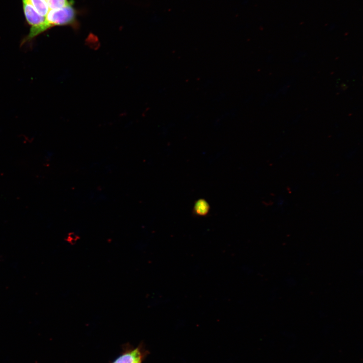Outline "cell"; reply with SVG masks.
<instances>
[{
	"label": "cell",
	"instance_id": "2",
	"mask_svg": "<svg viewBox=\"0 0 363 363\" xmlns=\"http://www.w3.org/2000/svg\"><path fill=\"white\" fill-rule=\"evenodd\" d=\"M143 355L141 347L129 349L124 351L113 363H142Z\"/></svg>",
	"mask_w": 363,
	"mask_h": 363
},
{
	"label": "cell",
	"instance_id": "5",
	"mask_svg": "<svg viewBox=\"0 0 363 363\" xmlns=\"http://www.w3.org/2000/svg\"><path fill=\"white\" fill-rule=\"evenodd\" d=\"M49 9H57L72 4L68 0H48L47 1Z\"/></svg>",
	"mask_w": 363,
	"mask_h": 363
},
{
	"label": "cell",
	"instance_id": "4",
	"mask_svg": "<svg viewBox=\"0 0 363 363\" xmlns=\"http://www.w3.org/2000/svg\"><path fill=\"white\" fill-rule=\"evenodd\" d=\"M194 210L195 213L198 215H205L209 212V206L205 200L200 199L195 203Z\"/></svg>",
	"mask_w": 363,
	"mask_h": 363
},
{
	"label": "cell",
	"instance_id": "1",
	"mask_svg": "<svg viewBox=\"0 0 363 363\" xmlns=\"http://www.w3.org/2000/svg\"><path fill=\"white\" fill-rule=\"evenodd\" d=\"M22 2L24 13L28 23L31 27H35L42 24L45 21V17L40 15L28 1L22 0Z\"/></svg>",
	"mask_w": 363,
	"mask_h": 363
},
{
	"label": "cell",
	"instance_id": "6",
	"mask_svg": "<svg viewBox=\"0 0 363 363\" xmlns=\"http://www.w3.org/2000/svg\"><path fill=\"white\" fill-rule=\"evenodd\" d=\"M45 1L47 2V1H48V0H45Z\"/></svg>",
	"mask_w": 363,
	"mask_h": 363
},
{
	"label": "cell",
	"instance_id": "3",
	"mask_svg": "<svg viewBox=\"0 0 363 363\" xmlns=\"http://www.w3.org/2000/svg\"><path fill=\"white\" fill-rule=\"evenodd\" d=\"M30 3L37 12L45 17L49 10L47 2L45 0H26Z\"/></svg>",
	"mask_w": 363,
	"mask_h": 363
}]
</instances>
